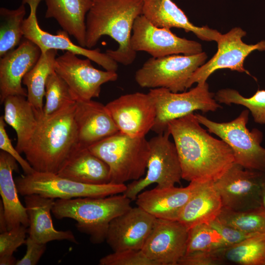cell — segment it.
I'll return each instance as SVG.
<instances>
[{"label": "cell", "mask_w": 265, "mask_h": 265, "mask_svg": "<svg viewBox=\"0 0 265 265\" xmlns=\"http://www.w3.org/2000/svg\"><path fill=\"white\" fill-rule=\"evenodd\" d=\"M167 130L174 140L182 178L186 181L214 182L234 162L228 145L211 135L193 113L170 121Z\"/></svg>", "instance_id": "obj_1"}, {"label": "cell", "mask_w": 265, "mask_h": 265, "mask_svg": "<svg viewBox=\"0 0 265 265\" xmlns=\"http://www.w3.org/2000/svg\"><path fill=\"white\" fill-rule=\"evenodd\" d=\"M76 107V102L53 115L38 119L36 131L23 152L35 171L57 174L80 148Z\"/></svg>", "instance_id": "obj_2"}, {"label": "cell", "mask_w": 265, "mask_h": 265, "mask_svg": "<svg viewBox=\"0 0 265 265\" xmlns=\"http://www.w3.org/2000/svg\"><path fill=\"white\" fill-rule=\"evenodd\" d=\"M86 17V47L91 49L100 38L107 35L118 44L115 50L106 54L122 65L132 64L136 52L131 46L135 19L142 15L143 0H92Z\"/></svg>", "instance_id": "obj_3"}, {"label": "cell", "mask_w": 265, "mask_h": 265, "mask_svg": "<svg viewBox=\"0 0 265 265\" xmlns=\"http://www.w3.org/2000/svg\"><path fill=\"white\" fill-rule=\"evenodd\" d=\"M131 201L123 194L104 197L57 199L52 212L58 219L68 218L75 220L77 229L88 235L92 243L99 244L106 240L112 220L132 208Z\"/></svg>", "instance_id": "obj_4"}, {"label": "cell", "mask_w": 265, "mask_h": 265, "mask_svg": "<svg viewBox=\"0 0 265 265\" xmlns=\"http://www.w3.org/2000/svg\"><path fill=\"white\" fill-rule=\"evenodd\" d=\"M88 148L108 166L111 183L124 184L145 174L150 153L145 136L132 137L118 132Z\"/></svg>", "instance_id": "obj_5"}, {"label": "cell", "mask_w": 265, "mask_h": 265, "mask_svg": "<svg viewBox=\"0 0 265 265\" xmlns=\"http://www.w3.org/2000/svg\"><path fill=\"white\" fill-rule=\"evenodd\" d=\"M249 110H243L238 117L228 122L218 123L195 113L201 125L209 132L218 136L232 150L234 162L244 168L265 172V148L261 146L262 132L257 129L249 131L246 125Z\"/></svg>", "instance_id": "obj_6"}, {"label": "cell", "mask_w": 265, "mask_h": 265, "mask_svg": "<svg viewBox=\"0 0 265 265\" xmlns=\"http://www.w3.org/2000/svg\"><path fill=\"white\" fill-rule=\"evenodd\" d=\"M18 192L25 196L38 194L53 199L104 197L124 193L127 186L108 183L87 184L67 179L57 174L34 171L15 179Z\"/></svg>", "instance_id": "obj_7"}, {"label": "cell", "mask_w": 265, "mask_h": 265, "mask_svg": "<svg viewBox=\"0 0 265 265\" xmlns=\"http://www.w3.org/2000/svg\"><path fill=\"white\" fill-rule=\"evenodd\" d=\"M207 58L205 52L151 57L136 71L135 80L143 88H164L174 93L184 92L187 89L192 75L205 63Z\"/></svg>", "instance_id": "obj_8"}, {"label": "cell", "mask_w": 265, "mask_h": 265, "mask_svg": "<svg viewBox=\"0 0 265 265\" xmlns=\"http://www.w3.org/2000/svg\"><path fill=\"white\" fill-rule=\"evenodd\" d=\"M156 107V116L152 131L157 134L165 132L168 123L194 111H215L221 107L209 90L206 81L187 92L174 93L164 88H152L148 92Z\"/></svg>", "instance_id": "obj_9"}, {"label": "cell", "mask_w": 265, "mask_h": 265, "mask_svg": "<svg viewBox=\"0 0 265 265\" xmlns=\"http://www.w3.org/2000/svg\"><path fill=\"white\" fill-rule=\"evenodd\" d=\"M170 135L166 130L149 140L150 153L146 174L127 186L123 193L132 201L136 200L137 195L151 184L156 183L159 188L168 187L175 186L182 179L180 162Z\"/></svg>", "instance_id": "obj_10"}, {"label": "cell", "mask_w": 265, "mask_h": 265, "mask_svg": "<svg viewBox=\"0 0 265 265\" xmlns=\"http://www.w3.org/2000/svg\"><path fill=\"white\" fill-rule=\"evenodd\" d=\"M263 172L247 169L234 162L214 182L223 208L243 212L261 207V180Z\"/></svg>", "instance_id": "obj_11"}, {"label": "cell", "mask_w": 265, "mask_h": 265, "mask_svg": "<svg viewBox=\"0 0 265 265\" xmlns=\"http://www.w3.org/2000/svg\"><path fill=\"white\" fill-rule=\"evenodd\" d=\"M130 43L132 49L136 53L145 52L155 58L179 53L192 55L202 52L199 43L180 37L170 29L156 26L143 15L134 21Z\"/></svg>", "instance_id": "obj_12"}, {"label": "cell", "mask_w": 265, "mask_h": 265, "mask_svg": "<svg viewBox=\"0 0 265 265\" xmlns=\"http://www.w3.org/2000/svg\"><path fill=\"white\" fill-rule=\"evenodd\" d=\"M42 0H22V3L27 4L30 13L25 19L23 30L24 37L26 38L41 50V53L49 50H62L77 55H82L102 66L105 70L116 72L118 63L109 57L106 53L101 52L99 48L89 49L74 44L69 34L63 30L53 34L43 30L39 26L37 18L38 6Z\"/></svg>", "instance_id": "obj_13"}, {"label": "cell", "mask_w": 265, "mask_h": 265, "mask_svg": "<svg viewBox=\"0 0 265 265\" xmlns=\"http://www.w3.org/2000/svg\"><path fill=\"white\" fill-rule=\"evenodd\" d=\"M91 61L68 51L56 58L55 71L66 82L77 101L99 97L103 84L118 79L116 72L97 69Z\"/></svg>", "instance_id": "obj_14"}, {"label": "cell", "mask_w": 265, "mask_h": 265, "mask_svg": "<svg viewBox=\"0 0 265 265\" xmlns=\"http://www.w3.org/2000/svg\"><path fill=\"white\" fill-rule=\"evenodd\" d=\"M246 34L239 27L221 34L217 42V52L193 73L188 81L187 89L194 83L206 82L211 75L219 69H229L251 75L244 67V60L254 51H265V40L256 44H247L242 40Z\"/></svg>", "instance_id": "obj_15"}, {"label": "cell", "mask_w": 265, "mask_h": 265, "mask_svg": "<svg viewBox=\"0 0 265 265\" xmlns=\"http://www.w3.org/2000/svg\"><path fill=\"white\" fill-rule=\"evenodd\" d=\"M106 106L119 132L132 137H145L154 126L156 110L148 93L120 96Z\"/></svg>", "instance_id": "obj_16"}, {"label": "cell", "mask_w": 265, "mask_h": 265, "mask_svg": "<svg viewBox=\"0 0 265 265\" xmlns=\"http://www.w3.org/2000/svg\"><path fill=\"white\" fill-rule=\"evenodd\" d=\"M188 232L178 220L157 219L141 250L155 265H178L186 253Z\"/></svg>", "instance_id": "obj_17"}, {"label": "cell", "mask_w": 265, "mask_h": 265, "mask_svg": "<svg viewBox=\"0 0 265 265\" xmlns=\"http://www.w3.org/2000/svg\"><path fill=\"white\" fill-rule=\"evenodd\" d=\"M157 218L137 206L110 222L106 240L113 251L141 250Z\"/></svg>", "instance_id": "obj_18"}, {"label": "cell", "mask_w": 265, "mask_h": 265, "mask_svg": "<svg viewBox=\"0 0 265 265\" xmlns=\"http://www.w3.org/2000/svg\"><path fill=\"white\" fill-rule=\"evenodd\" d=\"M41 54L40 49L24 38L18 47L0 59V102L11 95L27 97V90L22 87L25 75L36 64Z\"/></svg>", "instance_id": "obj_19"}, {"label": "cell", "mask_w": 265, "mask_h": 265, "mask_svg": "<svg viewBox=\"0 0 265 265\" xmlns=\"http://www.w3.org/2000/svg\"><path fill=\"white\" fill-rule=\"evenodd\" d=\"M203 183L192 181L184 187L156 186L140 192L136 204L157 219L178 220L187 202Z\"/></svg>", "instance_id": "obj_20"}, {"label": "cell", "mask_w": 265, "mask_h": 265, "mask_svg": "<svg viewBox=\"0 0 265 265\" xmlns=\"http://www.w3.org/2000/svg\"><path fill=\"white\" fill-rule=\"evenodd\" d=\"M75 121L80 148H88L119 132L106 105L92 100L77 101Z\"/></svg>", "instance_id": "obj_21"}, {"label": "cell", "mask_w": 265, "mask_h": 265, "mask_svg": "<svg viewBox=\"0 0 265 265\" xmlns=\"http://www.w3.org/2000/svg\"><path fill=\"white\" fill-rule=\"evenodd\" d=\"M142 15L157 27L182 28L193 32L198 38L217 42L221 33L208 26L192 24L185 13L172 0H143Z\"/></svg>", "instance_id": "obj_22"}, {"label": "cell", "mask_w": 265, "mask_h": 265, "mask_svg": "<svg viewBox=\"0 0 265 265\" xmlns=\"http://www.w3.org/2000/svg\"><path fill=\"white\" fill-rule=\"evenodd\" d=\"M24 201L29 221L28 237L31 239L43 244L63 240L78 243L71 231H59L54 227L51 212L54 199L33 194L25 196Z\"/></svg>", "instance_id": "obj_23"}, {"label": "cell", "mask_w": 265, "mask_h": 265, "mask_svg": "<svg viewBox=\"0 0 265 265\" xmlns=\"http://www.w3.org/2000/svg\"><path fill=\"white\" fill-rule=\"evenodd\" d=\"M57 174L77 182L93 185L110 183L107 164L88 148H79L68 158Z\"/></svg>", "instance_id": "obj_24"}, {"label": "cell", "mask_w": 265, "mask_h": 265, "mask_svg": "<svg viewBox=\"0 0 265 265\" xmlns=\"http://www.w3.org/2000/svg\"><path fill=\"white\" fill-rule=\"evenodd\" d=\"M46 18H53L79 45L86 47V17L92 0H44Z\"/></svg>", "instance_id": "obj_25"}, {"label": "cell", "mask_w": 265, "mask_h": 265, "mask_svg": "<svg viewBox=\"0 0 265 265\" xmlns=\"http://www.w3.org/2000/svg\"><path fill=\"white\" fill-rule=\"evenodd\" d=\"M16 160L7 153L0 152V194L7 230L21 225L27 227L29 221L26 207L21 203L13 171H18Z\"/></svg>", "instance_id": "obj_26"}, {"label": "cell", "mask_w": 265, "mask_h": 265, "mask_svg": "<svg viewBox=\"0 0 265 265\" xmlns=\"http://www.w3.org/2000/svg\"><path fill=\"white\" fill-rule=\"evenodd\" d=\"M223 208L213 182L203 183L183 208L178 221L188 229L217 219Z\"/></svg>", "instance_id": "obj_27"}, {"label": "cell", "mask_w": 265, "mask_h": 265, "mask_svg": "<svg viewBox=\"0 0 265 265\" xmlns=\"http://www.w3.org/2000/svg\"><path fill=\"white\" fill-rule=\"evenodd\" d=\"M26 98L21 95H11L3 103V117L6 124L10 126L16 133V148L20 153H23L38 123L34 109Z\"/></svg>", "instance_id": "obj_28"}, {"label": "cell", "mask_w": 265, "mask_h": 265, "mask_svg": "<svg viewBox=\"0 0 265 265\" xmlns=\"http://www.w3.org/2000/svg\"><path fill=\"white\" fill-rule=\"evenodd\" d=\"M57 50L41 53L36 64L24 77L22 83L27 88V100L32 105L37 119L43 115V98L47 80L55 72Z\"/></svg>", "instance_id": "obj_29"}, {"label": "cell", "mask_w": 265, "mask_h": 265, "mask_svg": "<svg viewBox=\"0 0 265 265\" xmlns=\"http://www.w3.org/2000/svg\"><path fill=\"white\" fill-rule=\"evenodd\" d=\"M225 263L265 265V234H257L224 249Z\"/></svg>", "instance_id": "obj_30"}, {"label": "cell", "mask_w": 265, "mask_h": 265, "mask_svg": "<svg viewBox=\"0 0 265 265\" xmlns=\"http://www.w3.org/2000/svg\"><path fill=\"white\" fill-rule=\"evenodd\" d=\"M26 10L25 4L15 9L0 8V57L14 49L23 40V25Z\"/></svg>", "instance_id": "obj_31"}, {"label": "cell", "mask_w": 265, "mask_h": 265, "mask_svg": "<svg viewBox=\"0 0 265 265\" xmlns=\"http://www.w3.org/2000/svg\"><path fill=\"white\" fill-rule=\"evenodd\" d=\"M217 219L243 232L265 234V209L262 207L243 212H234L223 208Z\"/></svg>", "instance_id": "obj_32"}, {"label": "cell", "mask_w": 265, "mask_h": 265, "mask_svg": "<svg viewBox=\"0 0 265 265\" xmlns=\"http://www.w3.org/2000/svg\"><path fill=\"white\" fill-rule=\"evenodd\" d=\"M45 97L46 102L41 117L53 115L77 102L66 82L55 71L47 80Z\"/></svg>", "instance_id": "obj_33"}, {"label": "cell", "mask_w": 265, "mask_h": 265, "mask_svg": "<svg viewBox=\"0 0 265 265\" xmlns=\"http://www.w3.org/2000/svg\"><path fill=\"white\" fill-rule=\"evenodd\" d=\"M214 99L227 105L235 104L244 106L251 112L254 122L265 124V90L258 89L253 96L246 98L235 89H222L216 93Z\"/></svg>", "instance_id": "obj_34"}, {"label": "cell", "mask_w": 265, "mask_h": 265, "mask_svg": "<svg viewBox=\"0 0 265 265\" xmlns=\"http://www.w3.org/2000/svg\"><path fill=\"white\" fill-rule=\"evenodd\" d=\"M226 247L221 235L209 223L199 224L188 229L186 254Z\"/></svg>", "instance_id": "obj_35"}, {"label": "cell", "mask_w": 265, "mask_h": 265, "mask_svg": "<svg viewBox=\"0 0 265 265\" xmlns=\"http://www.w3.org/2000/svg\"><path fill=\"white\" fill-rule=\"evenodd\" d=\"M100 265H155L142 250L128 249L113 251L102 258Z\"/></svg>", "instance_id": "obj_36"}, {"label": "cell", "mask_w": 265, "mask_h": 265, "mask_svg": "<svg viewBox=\"0 0 265 265\" xmlns=\"http://www.w3.org/2000/svg\"><path fill=\"white\" fill-rule=\"evenodd\" d=\"M26 227L21 225L0 234V258L12 256L26 242Z\"/></svg>", "instance_id": "obj_37"}, {"label": "cell", "mask_w": 265, "mask_h": 265, "mask_svg": "<svg viewBox=\"0 0 265 265\" xmlns=\"http://www.w3.org/2000/svg\"><path fill=\"white\" fill-rule=\"evenodd\" d=\"M224 248L194 252L186 254L178 265H219L226 263L223 257Z\"/></svg>", "instance_id": "obj_38"}, {"label": "cell", "mask_w": 265, "mask_h": 265, "mask_svg": "<svg viewBox=\"0 0 265 265\" xmlns=\"http://www.w3.org/2000/svg\"><path fill=\"white\" fill-rule=\"evenodd\" d=\"M6 123L3 116L0 117V149L13 157L20 165L25 174H29L35 171L26 159H24L20 153L12 145L6 129Z\"/></svg>", "instance_id": "obj_39"}, {"label": "cell", "mask_w": 265, "mask_h": 265, "mask_svg": "<svg viewBox=\"0 0 265 265\" xmlns=\"http://www.w3.org/2000/svg\"><path fill=\"white\" fill-rule=\"evenodd\" d=\"M209 224L220 233L227 247L257 235L256 234H250L241 232L221 222L217 218Z\"/></svg>", "instance_id": "obj_40"}, {"label": "cell", "mask_w": 265, "mask_h": 265, "mask_svg": "<svg viewBox=\"0 0 265 265\" xmlns=\"http://www.w3.org/2000/svg\"><path fill=\"white\" fill-rule=\"evenodd\" d=\"M26 253L24 256L18 260L16 265H35L38 264L46 249V244L36 242L30 237L26 238Z\"/></svg>", "instance_id": "obj_41"}, {"label": "cell", "mask_w": 265, "mask_h": 265, "mask_svg": "<svg viewBox=\"0 0 265 265\" xmlns=\"http://www.w3.org/2000/svg\"><path fill=\"white\" fill-rule=\"evenodd\" d=\"M7 224L5 216L4 211L1 201H0V232L7 231Z\"/></svg>", "instance_id": "obj_42"}, {"label": "cell", "mask_w": 265, "mask_h": 265, "mask_svg": "<svg viewBox=\"0 0 265 265\" xmlns=\"http://www.w3.org/2000/svg\"><path fill=\"white\" fill-rule=\"evenodd\" d=\"M261 207L265 209V172H264L261 180Z\"/></svg>", "instance_id": "obj_43"}, {"label": "cell", "mask_w": 265, "mask_h": 265, "mask_svg": "<svg viewBox=\"0 0 265 265\" xmlns=\"http://www.w3.org/2000/svg\"><path fill=\"white\" fill-rule=\"evenodd\" d=\"M18 260L13 256L3 257L0 258V265H16Z\"/></svg>", "instance_id": "obj_44"}]
</instances>
